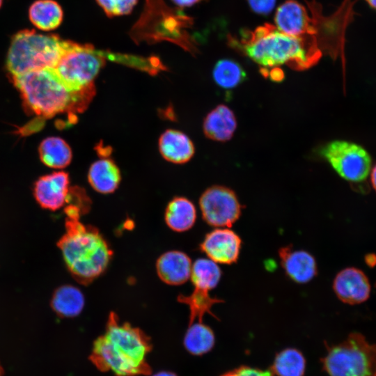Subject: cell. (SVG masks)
Listing matches in <instances>:
<instances>
[{
    "instance_id": "obj_25",
    "label": "cell",
    "mask_w": 376,
    "mask_h": 376,
    "mask_svg": "<svg viewBox=\"0 0 376 376\" xmlns=\"http://www.w3.org/2000/svg\"><path fill=\"white\" fill-rule=\"evenodd\" d=\"M214 341V334L212 329L198 321L189 325L184 338V345L191 354L201 355L212 350Z\"/></svg>"
},
{
    "instance_id": "obj_21",
    "label": "cell",
    "mask_w": 376,
    "mask_h": 376,
    "mask_svg": "<svg viewBox=\"0 0 376 376\" xmlns=\"http://www.w3.org/2000/svg\"><path fill=\"white\" fill-rule=\"evenodd\" d=\"M165 221L171 230L184 232L193 227L196 219V210L193 203L185 197H175L166 206Z\"/></svg>"
},
{
    "instance_id": "obj_32",
    "label": "cell",
    "mask_w": 376,
    "mask_h": 376,
    "mask_svg": "<svg viewBox=\"0 0 376 376\" xmlns=\"http://www.w3.org/2000/svg\"><path fill=\"white\" fill-rule=\"evenodd\" d=\"M176 6L184 8L189 7L195 3L201 1V0H171Z\"/></svg>"
},
{
    "instance_id": "obj_26",
    "label": "cell",
    "mask_w": 376,
    "mask_h": 376,
    "mask_svg": "<svg viewBox=\"0 0 376 376\" xmlns=\"http://www.w3.org/2000/svg\"><path fill=\"white\" fill-rule=\"evenodd\" d=\"M221 277L220 267L209 258H199L192 263L190 279L194 288L210 291L217 287Z\"/></svg>"
},
{
    "instance_id": "obj_3",
    "label": "cell",
    "mask_w": 376,
    "mask_h": 376,
    "mask_svg": "<svg viewBox=\"0 0 376 376\" xmlns=\"http://www.w3.org/2000/svg\"><path fill=\"white\" fill-rule=\"evenodd\" d=\"M65 232L58 242L68 269L75 279L90 284L108 267L113 251L98 229L80 221L83 210L74 204L67 206Z\"/></svg>"
},
{
    "instance_id": "obj_27",
    "label": "cell",
    "mask_w": 376,
    "mask_h": 376,
    "mask_svg": "<svg viewBox=\"0 0 376 376\" xmlns=\"http://www.w3.org/2000/svg\"><path fill=\"white\" fill-rule=\"evenodd\" d=\"M212 77L219 87L230 90L242 84L246 78V75L237 62L230 59H222L215 64Z\"/></svg>"
},
{
    "instance_id": "obj_24",
    "label": "cell",
    "mask_w": 376,
    "mask_h": 376,
    "mask_svg": "<svg viewBox=\"0 0 376 376\" xmlns=\"http://www.w3.org/2000/svg\"><path fill=\"white\" fill-rule=\"evenodd\" d=\"M178 301L188 306L189 308V325L198 320L202 322L205 313L216 318L212 311V306L224 301L221 299L212 297L209 290L194 288L191 293L188 295H179Z\"/></svg>"
},
{
    "instance_id": "obj_30",
    "label": "cell",
    "mask_w": 376,
    "mask_h": 376,
    "mask_svg": "<svg viewBox=\"0 0 376 376\" xmlns=\"http://www.w3.org/2000/svg\"><path fill=\"white\" fill-rule=\"evenodd\" d=\"M221 376H272V375L269 371L242 366L226 373Z\"/></svg>"
},
{
    "instance_id": "obj_31",
    "label": "cell",
    "mask_w": 376,
    "mask_h": 376,
    "mask_svg": "<svg viewBox=\"0 0 376 376\" xmlns=\"http://www.w3.org/2000/svg\"><path fill=\"white\" fill-rule=\"evenodd\" d=\"M251 9L257 13L266 15L274 8L276 0H248Z\"/></svg>"
},
{
    "instance_id": "obj_6",
    "label": "cell",
    "mask_w": 376,
    "mask_h": 376,
    "mask_svg": "<svg viewBox=\"0 0 376 376\" xmlns=\"http://www.w3.org/2000/svg\"><path fill=\"white\" fill-rule=\"evenodd\" d=\"M192 23L191 18L168 8L162 0H146L143 13L130 33L139 42L169 40L192 52L196 48L185 30Z\"/></svg>"
},
{
    "instance_id": "obj_34",
    "label": "cell",
    "mask_w": 376,
    "mask_h": 376,
    "mask_svg": "<svg viewBox=\"0 0 376 376\" xmlns=\"http://www.w3.org/2000/svg\"><path fill=\"white\" fill-rule=\"evenodd\" d=\"M366 262L369 265L373 266L376 264V256L368 255L366 257Z\"/></svg>"
},
{
    "instance_id": "obj_8",
    "label": "cell",
    "mask_w": 376,
    "mask_h": 376,
    "mask_svg": "<svg viewBox=\"0 0 376 376\" xmlns=\"http://www.w3.org/2000/svg\"><path fill=\"white\" fill-rule=\"evenodd\" d=\"M106 63V52L96 50L91 44L68 40L66 48L54 68L72 92L94 84L93 80Z\"/></svg>"
},
{
    "instance_id": "obj_1",
    "label": "cell",
    "mask_w": 376,
    "mask_h": 376,
    "mask_svg": "<svg viewBox=\"0 0 376 376\" xmlns=\"http://www.w3.org/2000/svg\"><path fill=\"white\" fill-rule=\"evenodd\" d=\"M228 41L263 67L262 70L282 65L304 70L315 64L322 55L317 40L287 35L269 23L253 31L244 30L239 37L229 36Z\"/></svg>"
},
{
    "instance_id": "obj_35",
    "label": "cell",
    "mask_w": 376,
    "mask_h": 376,
    "mask_svg": "<svg viewBox=\"0 0 376 376\" xmlns=\"http://www.w3.org/2000/svg\"><path fill=\"white\" fill-rule=\"evenodd\" d=\"M152 376H177L175 374L171 372L162 371L159 372Z\"/></svg>"
},
{
    "instance_id": "obj_9",
    "label": "cell",
    "mask_w": 376,
    "mask_h": 376,
    "mask_svg": "<svg viewBox=\"0 0 376 376\" xmlns=\"http://www.w3.org/2000/svg\"><path fill=\"white\" fill-rule=\"evenodd\" d=\"M320 154L339 176L351 183L361 184L370 174L371 157L359 144L335 140L324 144Z\"/></svg>"
},
{
    "instance_id": "obj_14",
    "label": "cell",
    "mask_w": 376,
    "mask_h": 376,
    "mask_svg": "<svg viewBox=\"0 0 376 376\" xmlns=\"http://www.w3.org/2000/svg\"><path fill=\"white\" fill-rule=\"evenodd\" d=\"M338 298L348 304H358L366 301L370 294L368 277L360 269L347 267L339 272L333 283Z\"/></svg>"
},
{
    "instance_id": "obj_38",
    "label": "cell",
    "mask_w": 376,
    "mask_h": 376,
    "mask_svg": "<svg viewBox=\"0 0 376 376\" xmlns=\"http://www.w3.org/2000/svg\"><path fill=\"white\" fill-rule=\"evenodd\" d=\"M1 368L0 366V376H1Z\"/></svg>"
},
{
    "instance_id": "obj_13",
    "label": "cell",
    "mask_w": 376,
    "mask_h": 376,
    "mask_svg": "<svg viewBox=\"0 0 376 376\" xmlns=\"http://www.w3.org/2000/svg\"><path fill=\"white\" fill-rule=\"evenodd\" d=\"M69 184L68 174L63 171L43 175L35 182L34 196L43 208L58 210L69 202Z\"/></svg>"
},
{
    "instance_id": "obj_10",
    "label": "cell",
    "mask_w": 376,
    "mask_h": 376,
    "mask_svg": "<svg viewBox=\"0 0 376 376\" xmlns=\"http://www.w3.org/2000/svg\"><path fill=\"white\" fill-rule=\"evenodd\" d=\"M203 220L218 228L231 227L240 218L242 205L231 189L213 185L205 189L199 199Z\"/></svg>"
},
{
    "instance_id": "obj_19",
    "label": "cell",
    "mask_w": 376,
    "mask_h": 376,
    "mask_svg": "<svg viewBox=\"0 0 376 376\" xmlns=\"http://www.w3.org/2000/svg\"><path fill=\"white\" fill-rule=\"evenodd\" d=\"M88 180L96 191L104 194H111L119 186L121 180L120 171L112 159H100L91 165Z\"/></svg>"
},
{
    "instance_id": "obj_36",
    "label": "cell",
    "mask_w": 376,
    "mask_h": 376,
    "mask_svg": "<svg viewBox=\"0 0 376 376\" xmlns=\"http://www.w3.org/2000/svg\"><path fill=\"white\" fill-rule=\"evenodd\" d=\"M366 1L371 8L376 9V0H366Z\"/></svg>"
},
{
    "instance_id": "obj_11",
    "label": "cell",
    "mask_w": 376,
    "mask_h": 376,
    "mask_svg": "<svg viewBox=\"0 0 376 376\" xmlns=\"http://www.w3.org/2000/svg\"><path fill=\"white\" fill-rule=\"evenodd\" d=\"M274 23L279 31L287 35L318 41V22L304 6L295 0H287L278 7Z\"/></svg>"
},
{
    "instance_id": "obj_28",
    "label": "cell",
    "mask_w": 376,
    "mask_h": 376,
    "mask_svg": "<svg viewBox=\"0 0 376 376\" xmlns=\"http://www.w3.org/2000/svg\"><path fill=\"white\" fill-rule=\"evenodd\" d=\"M305 367L303 354L297 349L288 348L276 356L272 370L278 376H303Z\"/></svg>"
},
{
    "instance_id": "obj_33",
    "label": "cell",
    "mask_w": 376,
    "mask_h": 376,
    "mask_svg": "<svg viewBox=\"0 0 376 376\" xmlns=\"http://www.w3.org/2000/svg\"><path fill=\"white\" fill-rule=\"evenodd\" d=\"M370 180L373 188L376 191V163L371 167L370 171Z\"/></svg>"
},
{
    "instance_id": "obj_4",
    "label": "cell",
    "mask_w": 376,
    "mask_h": 376,
    "mask_svg": "<svg viewBox=\"0 0 376 376\" xmlns=\"http://www.w3.org/2000/svg\"><path fill=\"white\" fill-rule=\"evenodd\" d=\"M28 108L41 117H53L67 111H83L95 95V85L71 91L54 68L11 76Z\"/></svg>"
},
{
    "instance_id": "obj_2",
    "label": "cell",
    "mask_w": 376,
    "mask_h": 376,
    "mask_svg": "<svg viewBox=\"0 0 376 376\" xmlns=\"http://www.w3.org/2000/svg\"><path fill=\"white\" fill-rule=\"evenodd\" d=\"M151 348L150 339L142 330L121 323L112 311L89 359L100 370H112L118 376L148 375L152 370L146 357Z\"/></svg>"
},
{
    "instance_id": "obj_37",
    "label": "cell",
    "mask_w": 376,
    "mask_h": 376,
    "mask_svg": "<svg viewBox=\"0 0 376 376\" xmlns=\"http://www.w3.org/2000/svg\"><path fill=\"white\" fill-rule=\"evenodd\" d=\"M2 3H3V0H0V8H1V5H2Z\"/></svg>"
},
{
    "instance_id": "obj_5",
    "label": "cell",
    "mask_w": 376,
    "mask_h": 376,
    "mask_svg": "<svg viewBox=\"0 0 376 376\" xmlns=\"http://www.w3.org/2000/svg\"><path fill=\"white\" fill-rule=\"evenodd\" d=\"M68 40L55 34L24 29L13 36L6 56L10 76L54 68L66 48Z\"/></svg>"
},
{
    "instance_id": "obj_12",
    "label": "cell",
    "mask_w": 376,
    "mask_h": 376,
    "mask_svg": "<svg viewBox=\"0 0 376 376\" xmlns=\"http://www.w3.org/2000/svg\"><path fill=\"white\" fill-rule=\"evenodd\" d=\"M241 246L242 240L235 231L219 228L206 234L200 249L217 264L230 265L237 261Z\"/></svg>"
},
{
    "instance_id": "obj_23",
    "label": "cell",
    "mask_w": 376,
    "mask_h": 376,
    "mask_svg": "<svg viewBox=\"0 0 376 376\" xmlns=\"http://www.w3.org/2000/svg\"><path fill=\"white\" fill-rule=\"evenodd\" d=\"M39 156L42 162L48 167L63 169L72 158L70 146L63 139L50 136L45 139L39 146Z\"/></svg>"
},
{
    "instance_id": "obj_29",
    "label": "cell",
    "mask_w": 376,
    "mask_h": 376,
    "mask_svg": "<svg viewBox=\"0 0 376 376\" xmlns=\"http://www.w3.org/2000/svg\"><path fill=\"white\" fill-rule=\"evenodd\" d=\"M138 0H96L109 17L130 14Z\"/></svg>"
},
{
    "instance_id": "obj_17",
    "label": "cell",
    "mask_w": 376,
    "mask_h": 376,
    "mask_svg": "<svg viewBox=\"0 0 376 376\" xmlns=\"http://www.w3.org/2000/svg\"><path fill=\"white\" fill-rule=\"evenodd\" d=\"M237 119L233 110L225 104H219L205 117L203 130L205 136L216 141H228L237 129Z\"/></svg>"
},
{
    "instance_id": "obj_20",
    "label": "cell",
    "mask_w": 376,
    "mask_h": 376,
    "mask_svg": "<svg viewBox=\"0 0 376 376\" xmlns=\"http://www.w3.org/2000/svg\"><path fill=\"white\" fill-rule=\"evenodd\" d=\"M29 18L38 29L49 31L61 25L63 11L61 5L54 0H36L29 8Z\"/></svg>"
},
{
    "instance_id": "obj_22",
    "label": "cell",
    "mask_w": 376,
    "mask_h": 376,
    "mask_svg": "<svg viewBox=\"0 0 376 376\" xmlns=\"http://www.w3.org/2000/svg\"><path fill=\"white\" fill-rule=\"evenodd\" d=\"M85 299L81 291L75 286L64 285L55 291L52 307L61 317L74 318L82 311Z\"/></svg>"
},
{
    "instance_id": "obj_15",
    "label": "cell",
    "mask_w": 376,
    "mask_h": 376,
    "mask_svg": "<svg viewBox=\"0 0 376 376\" xmlns=\"http://www.w3.org/2000/svg\"><path fill=\"white\" fill-rule=\"evenodd\" d=\"M279 255L285 274L294 282L307 283L317 275L316 260L309 252L288 245L279 250Z\"/></svg>"
},
{
    "instance_id": "obj_18",
    "label": "cell",
    "mask_w": 376,
    "mask_h": 376,
    "mask_svg": "<svg viewBox=\"0 0 376 376\" xmlns=\"http://www.w3.org/2000/svg\"><path fill=\"white\" fill-rule=\"evenodd\" d=\"M159 150L163 158L174 164H185L194 156L193 142L185 133L173 129L164 131L158 142Z\"/></svg>"
},
{
    "instance_id": "obj_16",
    "label": "cell",
    "mask_w": 376,
    "mask_h": 376,
    "mask_svg": "<svg viewBox=\"0 0 376 376\" xmlns=\"http://www.w3.org/2000/svg\"><path fill=\"white\" fill-rule=\"evenodd\" d=\"M192 263L190 258L180 251L165 252L157 260L156 269L159 279L166 284L178 285L187 282L191 276Z\"/></svg>"
},
{
    "instance_id": "obj_7",
    "label": "cell",
    "mask_w": 376,
    "mask_h": 376,
    "mask_svg": "<svg viewBox=\"0 0 376 376\" xmlns=\"http://www.w3.org/2000/svg\"><path fill=\"white\" fill-rule=\"evenodd\" d=\"M329 376H376V345L359 333L328 347L322 359Z\"/></svg>"
}]
</instances>
